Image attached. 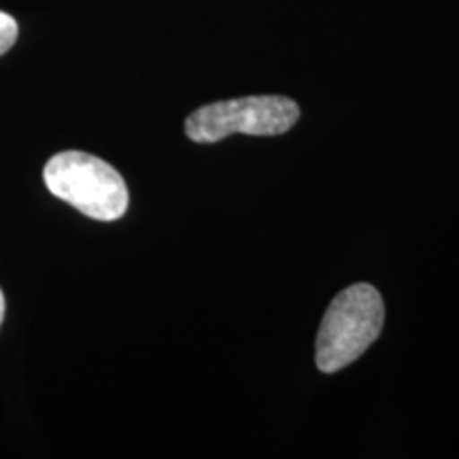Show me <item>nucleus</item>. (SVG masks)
Segmentation results:
<instances>
[{
	"mask_svg": "<svg viewBox=\"0 0 459 459\" xmlns=\"http://www.w3.org/2000/svg\"><path fill=\"white\" fill-rule=\"evenodd\" d=\"M385 304L375 287L355 283L341 291L321 319L315 361L321 372H338L353 364L381 336Z\"/></svg>",
	"mask_w": 459,
	"mask_h": 459,
	"instance_id": "1",
	"label": "nucleus"
},
{
	"mask_svg": "<svg viewBox=\"0 0 459 459\" xmlns=\"http://www.w3.org/2000/svg\"><path fill=\"white\" fill-rule=\"evenodd\" d=\"M43 181L51 196L99 221H115L128 211L124 177L105 160L83 152H62L45 164Z\"/></svg>",
	"mask_w": 459,
	"mask_h": 459,
	"instance_id": "2",
	"label": "nucleus"
},
{
	"mask_svg": "<svg viewBox=\"0 0 459 459\" xmlns=\"http://www.w3.org/2000/svg\"><path fill=\"white\" fill-rule=\"evenodd\" d=\"M300 119V107L287 96H245L204 105L186 119V134L194 143H217L232 134L277 136Z\"/></svg>",
	"mask_w": 459,
	"mask_h": 459,
	"instance_id": "3",
	"label": "nucleus"
},
{
	"mask_svg": "<svg viewBox=\"0 0 459 459\" xmlns=\"http://www.w3.org/2000/svg\"><path fill=\"white\" fill-rule=\"evenodd\" d=\"M17 34H20L17 22L9 13H3V11H0V56L7 54V51L13 48V43L17 41Z\"/></svg>",
	"mask_w": 459,
	"mask_h": 459,
	"instance_id": "4",
	"label": "nucleus"
},
{
	"mask_svg": "<svg viewBox=\"0 0 459 459\" xmlns=\"http://www.w3.org/2000/svg\"><path fill=\"white\" fill-rule=\"evenodd\" d=\"M3 321H4V294L3 290H0V325H3Z\"/></svg>",
	"mask_w": 459,
	"mask_h": 459,
	"instance_id": "5",
	"label": "nucleus"
}]
</instances>
